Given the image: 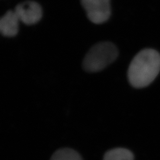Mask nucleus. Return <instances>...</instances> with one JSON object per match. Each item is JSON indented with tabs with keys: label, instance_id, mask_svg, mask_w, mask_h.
<instances>
[{
	"label": "nucleus",
	"instance_id": "39448f33",
	"mask_svg": "<svg viewBox=\"0 0 160 160\" xmlns=\"http://www.w3.org/2000/svg\"><path fill=\"white\" fill-rule=\"evenodd\" d=\"M20 20L15 12L8 11L0 20V31L2 35L12 37L18 32V23Z\"/></svg>",
	"mask_w": 160,
	"mask_h": 160
},
{
	"label": "nucleus",
	"instance_id": "7ed1b4c3",
	"mask_svg": "<svg viewBox=\"0 0 160 160\" xmlns=\"http://www.w3.org/2000/svg\"><path fill=\"white\" fill-rule=\"evenodd\" d=\"M88 19L95 24L106 22L110 16V0H81Z\"/></svg>",
	"mask_w": 160,
	"mask_h": 160
},
{
	"label": "nucleus",
	"instance_id": "423d86ee",
	"mask_svg": "<svg viewBox=\"0 0 160 160\" xmlns=\"http://www.w3.org/2000/svg\"><path fill=\"white\" fill-rule=\"evenodd\" d=\"M103 160H134V156L128 149L116 148L107 151Z\"/></svg>",
	"mask_w": 160,
	"mask_h": 160
},
{
	"label": "nucleus",
	"instance_id": "0eeeda50",
	"mask_svg": "<svg viewBox=\"0 0 160 160\" xmlns=\"http://www.w3.org/2000/svg\"><path fill=\"white\" fill-rule=\"evenodd\" d=\"M51 160H83L77 151L70 148L57 150L52 156Z\"/></svg>",
	"mask_w": 160,
	"mask_h": 160
},
{
	"label": "nucleus",
	"instance_id": "f03ea898",
	"mask_svg": "<svg viewBox=\"0 0 160 160\" xmlns=\"http://www.w3.org/2000/svg\"><path fill=\"white\" fill-rule=\"evenodd\" d=\"M118 56V51L114 44L109 42L98 43L86 54L83 68L89 72L100 71L114 61Z\"/></svg>",
	"mask_w": 160,
	"mask_h": 160
},
{
	"label": "nucleus",
	"instance_id": "20e7f679",
	"mask_svg": "<svg viewBox=\"0 0 160 160\" xmlns=\"http://www.w3.org/2000/svg\"><path fill=\"white\" fill-rule=\"evenodd\" d=\"M20 22L32 25L39 22L42 17V10L40 5L34 1H26L19 4L14 10Z\"/></svg>",
	"mask_w": 160,
	"mask_h": 160
},
{
	"label": "nucleus",
	"instance_id": "f257e3e1",
	"mask_svg": "<svg viewBox=\"0 0 160 160\" xmlns=\"http://www.w3.org/2000/svg\"><path fill=\"white\" fill-rule=\"evenodd\" d=\"M160 71V53L152 49H145L132 60L128 71V81L135 88H144L153 82Z\"/></svg>",
	"mask_w": 160,
	"mask_h": 160
}]
</instances>
